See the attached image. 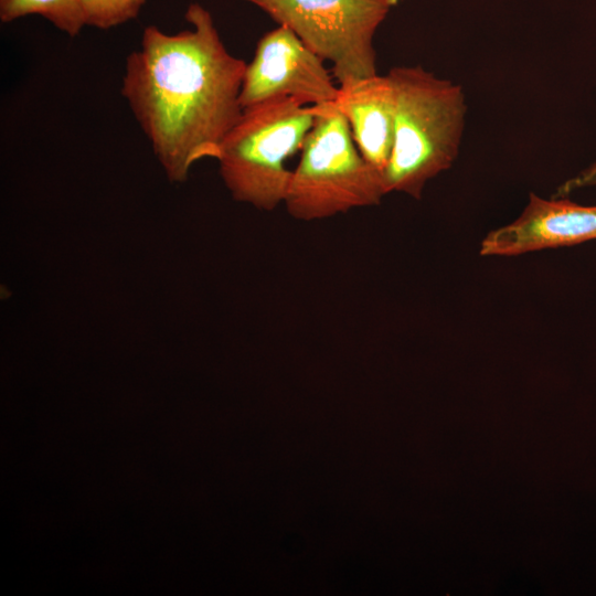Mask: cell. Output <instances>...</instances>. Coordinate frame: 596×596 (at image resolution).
<instances>
[{
	"mask_svg": "<svg viewBox=\"0 0 596 596\" xmlns=\"http://www.w3.org/2000/svg\"><path fill=\"white\" fill-rule=\"evenodd\" d=\"M395 93L392 153L384 169L385 194L421 199L426 183L449 169L459 153L467 104L462 87L421 65L393 66Z\"/></svg>",
	"mask_w": 596,
	"mask_h": 596,
	"instance_id": "obj_2",
	"label": "cell"
},
{
	"mask_svg": "<svg viewBox=\"0 0 596 596\" xmlns=\"http://www.w3.org/2000/svg\"><path fill=\"white\" fill-rule=\"evenodd\" d=\"M332 104L347 118L363 158L383 173L394 143L395 93L390 76L374 75L345 86Z\"/></svg>",
	"mask_w": 596,
	"mask_h": 596,
	"instance_id": "obj_8",
	"label": "cell"
},
{
	"mask_svg": "<svg viewBox=\"0 0 596 596\" xmlns=\"http://www.w3.org/2000/svg\"><path fill=\"white\" fill-rule=\"evenodd\" d=\"M323 62L290 29L278 25L258 40L253 60L246 64L242 107L275 97H291L304 105L334 102L339 86Z\"/></svg>",
	"mask_w": 596,
	"mask_h": 596,
	"instance_id": "obj_6",
	"label": "cell"
},
{
	"mask_svg": "<svg viewBox=\"0 0 596 596\" xmlns=\"http://www.w3.org/2000/svg\"><path fill=\"white\" fill-rule=\"evenodd\" d=\"M32 14L43 17L71 38L86 25L78 0H0L3 23Z\"/></svg>",
	"mask_w": 596,
	"mask_h": 596,
	"instance_id": "obj_9",
	"label": "cell"
},
{
	"mask_svg": "<svg viewBox=\"0 0 596 596\" xmlns=\"http://www.w3.org/2000/svg\"><path fill=\"white\" fill-rule=\"evenodd\" d=\"M313 119V106L291 97L243 108L215 158L232 198L265 211L284 203L292 173L286 160L301 150Z\"/></svg>",
	"mask_w": 596,
	"mask_h": 596,
	"instance_id": "obj_3",
	"label": "cell"
},
{
	"mask_svg": "<svg viewBox=\"0 0 596 596\" xmlns=\"http://www.w3.org/2000/svg\"><path fill=\"white\" fill-rule=\"evenodd\" d=\"M190 29L169 34L145 28L139 50L126 58L121 95L171 182L216 158L242 115L246 63L225 47L209 10L190 3Z\"/></svg>",
	"mask_w": 596,
	"mask_h": 596,
	"instance_id": "obj_1",
	"label": "cell"
},
{
	"mask_svg": "<svg viewBox=\"0 0 596 596\" xmlns=\"http://www.w3.org/2000/svg\"><path fill=\"white\" fill-rule=\"evenodd\" d=\"M290 29L345 86L377 74L373 39L391 7L379 0H241Z\"/></svg>",
	"mask_w": 596,
	"mask_h": 596,
	"instance_id": "obj_5",
	"label": "cell"
},
{
	"mask_svg": "<svg viewBox=\"0 0 596 596\" xmlns=\"http://www.w3.org/2000/svg\"><path fill=\"white\" fill-rule=\"evenodd\" d=\"M312 106L313 124L284 200L287 212L313 221L379 204L382 173L359 151L347 118L332 102Z\"/></svg>",
	"mask_w": 596,
	"mask_h": 596,
	"instance_id": "obj_4",
	"label": "cell"
},
{
	"mask_svg": "<svg viewBox=\"0 0 596 596\" xmlns=\"http://www.w3.org/2000/svg\"><path fill=\"white\" fill-rule=\"evenodd\" d=\"M147 0H78L85 24L108 30L138 17Z\"/></svg>",
	"mask_w": 596,
	"mask_h": 596,
	"instance_id": "obj_10",
	"label": "cell"
},
{
	"mask_svg": "<svg viewBox=\"0 0 596 596\" xmlns=\"http://www.w3.org/2000/svg\"><path fill=\"white\" fill-rule=\"evenodd\" d=\"M592 240H596V205L585 206L566 199L546 200L530 193L517 220L483 238L480 254L513 256Z\"/></svg>",
	"mask_w": 596,
	"mask_h": 596,
	"instance_id": "obj_7",
	"label": "cell"
},
{
	"mask_svg": "<svg viewBox=\"0 0 596 596\" xmlns=\"http://www.w3.org/2000/svg\"><path fill=\"white\" fill-rule=\"evenodd\" d=\"M387 6H390L391 8L398 4L402 0H379Z\"/></svg>",
	"mask_w": 596,
	"mask_h": 596,
	"instance_id": "obj_12",
	"label": "cell"
},
{
	"mask_svg": "<svg viewBox=\"0 0 596 596\" xmlns=\"http://www.w3.org/2000/svg\"><path fill=\"white\" fill-rule=\"evenodd\" d=\"M596 185V162L592 163L573 178L562 183L554 196L564 198L578 189Z\"/></svg>",
	"mask_w": 596,
	"mask_h": 596,
	"instance_id": "obj_11",
	"label": "cell"
}]
</instances>
